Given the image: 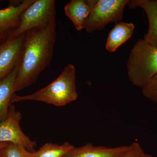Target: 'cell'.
Returning a JSON list of instances; mask_svg holds the SVG:
<instances>
[{
    "label": "cell",
    "instance_id": "cell-3",
    "mask_svg": "<svg viewBox=\"0 0 157 157\" xmlns=\"http://www.w3.org/2000/svg\"><path fill=\"white\" fill-rule=\"evenodd\" d=\"M127 69L132 84L142 88L157 74V47L143 39L137 40L129 55Z\"/></svg>",
    "mask_w": 157,
    "mask_h": 157
},
{
    "label": "cell",
    "instance_id": "cell-14",
    "mask_svg": "<svg viewBox=\"0 0 157 157\" xmlns=\"http://www.w3.org/2000/svg\"><path fill=\"white\" fill-rule=\"evenodd\" d=\"M75 147L68 142L61 145L45 144L37 151L33 152L34 157H63Z\"/></svg>",
    "mask_w": 157,
    "mask_h": 157
},
{
    "label": "cell",
    "instance_id": "cell-2",
    "mask_svg": "<svg viewBox=\"0 0 157 157\" xmlns=\"http://www.w3.org/2000/svg\"><path fill=\"white\" fill-rule=\"evenodd\" d=\"M77 98L76 68L69 64L59 76L45 87L27 95L14 94L11 104L22 101H36L62 107L76 101Z\"/></svg>",
    "mask_w": 157,
    "mask_h": 157
},
{
    "label": "cell",
    "instance_id": "cell-4",
    "mask_svg": "<svg viewBox=\"0 0 157 157\" xmlns=\"http://www.w3.org/2000/svg\"><path fill=\"white\" fill-rule=\"evenodd\" d=\"M54 0H35L21 14L18 27L9 33V37L20 36L31 29L46 26L56 17Z\"/></svg>",
    "mask_w": 157,
    "mask_h": 157
},
{
    "label": "cell",
    "instance_id": "cell-20",
    "mask_svg": "<svg viewBox=\"0 0 157 157\" xmlns=\"http://www.w3.org/2000/svg\"><path fill=\"white\" fill-rule=\"evenodd\" d=\"M8 143L7 142H0V150L6 147Z\"/></svg>",
    "mask_w": 157,
    "mask_h": 157
},
{
    "label": "cell",
    "instance_id": "cell-15",
    "mask_svg": "<svg viewBox=\"0 0 157 157\" xmlns=\"http://www.w3.org/2000/svg\"><path fill=\"white\" fill-rule=\"evenodd\" d=\"M4 149L7 157H34L33 152L14 144L8 143Z\"/></svg>",
    "mask_w": 157,
    "mask_h": 157
},
{
    "label": "cell",
    "instance_id": "cell-21",
    "mask_svg": "<svg viewBox=\"0 0 157 157\" xmlns=\"http://www.w3.org/2000/svg\"><path fill=\"white\" fill-rule=\"evenodd\" d=\"M141 157H154L151 155L148 154H146L144 153L143 155Z\"/></svg>",
    "mask_w": 157,
    "mask_h": 157
},
{
    "label": "cell",
    "instance_id": "cell-18",
    "mask_svg": "<svg viewBox=\"0 0 157 157\" xmlns=\"http://www.w3.org/2000/svg\"><path fill=\"white\" fill-rule=\"evenodd\" d=\"M9 36V33L8 32L0 31V44L6 40Z\"/></svg>",
    "mask_w": 157,
    "mask_h": 157
},
{
    "label": "cell",
    "instance_id": "cell-11",
    "mask_svg": "<svg viewBox=\"0 0 157 157\" xmlns=\"http://www.w3.org/2000/svg\"><path fill=\"white\" fill-rule=\"evenodd\" d=\"M93 0H72L65 6V14L77 31L84 29L92 8Z\"/></svg>",
    "mask_w": 157,
    "mask_h": 157
},
{
    "label": "cell",
    "instance_id": "cell-9",
    "mask_svg": "<svg viewBox=\"0 0 157 157\" xmlns=\"http://www.w3.org/2000/svg\"><path fill=\"white\" fill-rule=\"evenodd\" d=\"M129 145L109 147L96 146L91 143L72 149L63 157H119L128 149Z\"/></svg>",
    "mask_w": 157,
    "mask_h": 157
},
{
    "label": "cell",
    "instance_id": "cell-16",
    "mask_svg": "<svg viewBox=\"0 0 157 157\" xmlns=\"http://www.w3.org/2000/svg\"><path fill=\"white\" fill-rule=\"evenodd\" d=\"M142 94L145 98L157 103V74L141 88Z\"/></svg>",
    "mask_w": 157,
    "mask_h": 157
},
{
    "label": "cell",
    "instance_id": "cell-7",
    "mask_svg": "<svg viewBox=\"0 0 157 157\" xmlns=\"http://www.w3.org/2000/svg\"><path fill=\"white\" fill-rule=\"evenodd\" d=\"M25 35L8 37L0 44V80L11 73L19 63Z\"/></svg>",
    "mask_w": 157,
    "mask_h": 157
},
{
    "label": "cell",
    "instance_id": "cell-6",
    "mask_svg": "<svg viewBox=\"0 0 157 157\" xmlns=\"http://www.w3.org/2000/svg\"><path fill=\"white\" fill-rule=\"evenodd\" d=\"M21 118V113L16 110L14 105H11L8 116L0 124V142L17 144L34 152L36 143L31 140L21 130L20 125Z\"/></svg>",
    "mask_w": 157,
    "mask_h": 157
},
{
    "label": "cell",
    "instance_id": "cell-17",
    "mask_svg": "<svg viewBox=\"0 0 157 157\" xmlns=\"http://www.w3.org/2000/svg\"><path fill=\"white\" fill-rule=\"evenodd\" d=\"M144 153L140 144L135 141L129 145L126 151L119 157H141Z\"/></svg>",
    "mask_w": 157,
    "mask_h": 157
},
{
    "label": "cell",
    "instance_id": "cell-12",
    "mask_svg": "<svg viewBox=\"0 0 157 157\" xmlns=\"http://www.w3.org/2000/svg\"><path fill=\"white\" fill-rule=\"evenodd\" d=\"M19 63L6 77L0 80V124L8 116L11 100L15 94L14 85Z\"/></svg>",
    "mask_w": 157,
    "mask_h": 157
},
{
    "label": "cell",
    "instance_id": "cell-13",
    "mask_svg": "<svg viewBox=\"0 0 157 157\" xmlns=\"http://www.w3.org/2000/svg\"><path fill=\"white\" fill-rule=\"evenodd\" d=\"M135 29L133 23L118 21L108 34L106 48L113 52L132 37Z\"/></svg>",
    "mask_w": 157,
    "mask_h": 157
},
{
    "label": "cell",
    "instance_id": "cell-19",
    "mask_svg": "<svg viewBox=\"0 0 157 157\" xmlns=\"http://www.w3.org/2000/svg\"><path fill=\"white\" fill-rule=\"evenodd\" d=\"M5 147L0 150V157H7L5 153V149H4Z\"/></svg>",
    "mask_w": 157,
    "mask_h": 157
},
{
    "label": "cell",
    "instance_id": "cell-5",
    "mask_svg": "<svg viewBox=\"0 0 157 157\" xmlns=\"http://www.w3.org/2000/svg\"><path fill=\"white\" fill-rule=\"evenodd\" d=\"M128 0H93L92 8L85 25L89 33L102 30L110 23L121 21Z\"/></svg>",
    "mask_w": 157,
    "mask_h": 157
},
{
    "label": "cell",
    "instance_id": "cell-10",
    "mask_svg": "<svg viewBox=\"0 0 157 157\" xmlns=\"http://www.w3.org/2000/svg\"><path fill=\"white\" fill-rule=\"evenodd\" d=\"M35 0L12 2L7 8L0 9V31L9 33L19 25L21 14Z\"/></svg>",
    "mask_w": 157,
    "mask_h": 157
},
{
    "label": "cell",
    "instance_id": "cell-8",
    "mask_svg": "<svg viewBox=\"0 0 157 157\" xmlns=\"http://www.w3.org/2000/svg\"><path fill=\"white\" fill-rule=\"evenodd\" d=\"M127 5L130 9L140 7L145 11L148 19L149 27L143 39L157 47V0L129 1Z\"/></svg>",
    "mask_w": 157,
    "mask_h": 157
},
{
    "label": "cell",
    "instance_id": "cell-1",
    "mask_svg": "<svg viewBox=\"0 0 157 157\" xmlns=\"http://www.w3.org/2000/svg\"><path fill=\"white\" fill-rule=\"evenodd\" d=\"M57 40L56 19L41 28L26 33L14 85V93L35 83L50 65Z\"/></svg>",
    "mask_w": 157,
    "mask_h": 157
}]
</instances>
